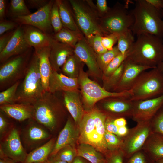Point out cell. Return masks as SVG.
<instances>
[{"label":"cell","mask_w":163,"mask_h":163,"mask_svg":"<svg viewBox=\"0 0 163 163\" xmlns=\"http://www.w3.org/2000/svg\"><path fill=\"white\" fill-rule=\"evenodd\" d=\"M23 131L22 140L24 148L31 150L50 139L49 133L32 119Z\"/></svg>","instance_id":"15"},{"label":"cell","mask_w":163,"mask_h":163,"mask_svg":"<svg viewBox=\"0 0 163 163\" xmlns=\"http://www.w3.org/2000/svg\"><path fill=\"white\" fill-rule=\"evenodd\" d=\"M24 0H10L6 11L7 16L10 19L24 16L31 13Z\"/></svg>","instance_id":"32"},{"label":"cell","mask_w":163,"mask_h":163,"mask_svg":"<svg viewBox=\"0 0 163 163\" xmlns=\"http://www.w3.org/2000/svg\"><path fill=\"white\" fill-rule=\"evenodd\" d=\"M31 48L24 37L21 26H19L15 30L6 46L0 52V64L12 57L26 52Z\"/></svg>","instance_id":"17"},{"label":"cell","mask_w":163,"mask_h":163,"mask_svg":"<svg viewBox=\"0 0 163 163\" xmlns=\"http://www.w3.org/2000/svg\"><path fill=\"white\" fill-rule=\"evenodd\" d=\"M50 61L52 70L58 72L67 58L74 53V47L59 42L52 36L50 45Z\"/></svg>","instance_id":"18"},{"label":"cell","mask_w":163,"mask_h":163,"mask_svg":"<svg viewBox=\"0 0 163 163\" xmlns=\"http://www.w3.org/2000/svg\"><path fill=\"white\" fill-rule=\"evenodd\" d=\"M81 71L80 82L84 104L87 109H90L96 103L102 99L114 97L130 98V90L119 92L110 91L91 80L81 69Z\"/></svg>","instance_id":"10"},{"label":"cell","mask_w":163,"mask_h":163,"mask_svg":"<svg viewBox=\"0 0 163 163\" xmlns=\"http://www.w3.org/2000/svg\"><path fill=\"white\" fill-rule=\"evenodd\" d=\"M123 163H155L142 149L135 153L129 157H124Z\"/></svg>","instance_id":"41"},{"label":"cell","mask_w":163,"mask_h":163,"mask_svg":"<svg viewBox=\"0 0 163 163\" xmlns=\"http://www.w3.org/2000/svg\"><path fill=\"white\" fill-rule=\"evenodd\" d=\"M124 67L121 77L114 90L115 92L129 90L140 75L150 67L137 64L126 59L124 60Z\"/></svg>","instance_id":"16"},{"label":"cell","mask_w":163,"mask_h":163,"mask_svg":"<svg viewBox=\"0 0 163 163\" xmlns=\"http://www.w3.org/2000/svg\"><path fill=\"white\" fill-rule=\"evenodd\" d=\"M104 138L107 149L109 151H113L121 149L123 143V138L106 130Z\"/></svg>","instance_id":"38"},{"label":"cell","mask_w":163,"mask_h":163,"mask_svg":"<svg viewBox=\"0 0 163 163\" xmlns=\"http://www.w3.org/2000/svg\"><path fill=\"white\" fill-rule=\"evenodd\" d=\"M48 0H27L25 2L29 7L32 9L39 10L47 5L49 2Z\"/></svg>","instance_id":"51"},{"label":"cell","mask_w":163,"mask_h":163,"mask_svg":"<svg viewBox=\"0 0 163 163\" xmlns=\"http://www.w3.org/2000/svg\"><path fill=\"white\" fill-rule=\"evenodd\" d=\"M134 21L131 11H128L125 6L119 2L100 19L101 28L108 34H120L130 29Z\"/></svg>","instance_id":"9"},{"label":"cell","mask_w":163,"mask_h":163,"mask_svg":"<svg viewBox=\"0 0 163 163\" xmlns=\"http://www.w3.org/2000/svg\"><path fill=\"white\" fill-rule=\"evenodd\" d=\"M55 40L75 47L84 36L80 32L70 30L63 27L58 32L52 36Z\"/></svg>","instance_id":"31"},{"label":"cell","mask_w":163,"mask_h":163,"mask_svg":"<svg viewBox=\"0 0 163 163\" xmlns=\"http://www.w3.org/2000/svg\"><path fill=\"white\" fill-rule=\"evenodd\" d=\"M105 157L107 163H123L124 156L121 150L110 151Z\"/></svg>","instance_id":"46"},{"label":"cell","mask_w":163,"mask_h":163,"mask_svg":"<svg viewBox=\"0 0 163 163\" xmlns=\"http://www.w3.org/2000/svg\"><path fill=\"white\" fill-rule=\"evenodd\" d=\"M145 71L130 90L132 101L152 98L163 94V73L157 67Z\"/></svg>","instance_id":"6"},{"label":"cell","mask_w":163,"mask_h":163,"mask_svg":"<svg viewBox=\"0 0 163 163\" xmlns=\"http://www.w3.org/2000/svg\"><path fill=\"white\" fill-rule=\"evenodd\" d=\"M77 24L86 38L97 33L109 34L101 28L96 5L92 0H69Z\"/></svg>","instance_id":"5"},{"label":"cell","mask_w":163,"mask_h":163,"mask_svg":"<svg viewBox=\"0 0 163 163\" xmlns=\"http://www.w3.org/2000/svg\"><path fill=\"white\" fill-rule=\"evenodd\" d=\"M129 129L126 126L118 128V136L121 138L125 137L127 134Z\"/></svg>","instance_id":"55"},{"label":"cell","mask_w":163,"mask_h":163,"mask_svg":"<svg viewBox=\"0 0 163 163\" xmlns=\"http://www.w3.org/2000/svg\"><path fill=\"white\" fill-rule=\"evenodd\" d=\"M53 94L46 91L32 104V119L51 132L56 129L60 114V104Z\"/></svg>","instance_id":"7"},{"label":"cell","mask_w":163,"mask_h":163,"mask_svg":"<svg viewBox=\"0 0 163 163\" xmlns=\"http://www.w3.org/2000/svg\"><path fill=\"white\" fill-rule=\"evenodd\" d=\"M130 11L134 18L130 28L133 34L147 33L163 38V12L146 0H135L134 7Z\"/></svg>","instance_id":"3"},{"label":"cell","mask_w":163,"mask_h":163,"mask_svg":"<svg viewBox=\"0 0 163 163\" xmlns=\"http://www.w3.org/2000/svg\"><path fill=\"white\" fill-rule=\"evenodd\" d=\"M47 163V162H41V163Z\"/></svg>","instance_id":"62"},{"label":"cell","mask_w":163,"mask_h":163,"mask_svg":"<svg viewBox=\"0 0 163 163\" xmlns=\"http://www.w3.org/2000/svg\"><path fill=\"white\" fill-rule=\"evenodd\" d=\"M115 119L107 117L105 122V129L107 131L118 136V127L114 123Z\"/></svg>","instance_id":"52"},{"label":"cell","mask_w":163,"mask_h":163,"mask_svg":"<svg viewBox=\"0 0 163 163\" xmlns=\"http://www.w3.org/2000/svg\"><path fill=\"white\" fill-rule=\"evenodd\" d=\"M83 62L74 53L69 56L62 66L64 74L71 78L75 77L79 69H82Z\"/></svg>","instance_id":"33"},{"label":"cell","mask_w":163,"mask_h":163,"mask_svg":"<svg viewBox=\"0 0 163 163\" xmlns=\"http://www.w3.org/2000/svg\"><path fill=\"white\" fill-rule=\"evenodd\" d=\"M0 163H17L5 155L0 157Z\"/></svg>","instance_id":"57"},{"label":"cell","mask_w":163,"mask_h":163,"mask_svg":"<svg viewBox=\"0 0 163 163\" xmlns=\"http://www.w3.org/2000/svg\"><path fill=\"white\" fill-rule=\"evenodd\" d=\"M155 163H163V159L158 160L155 161Z\"/></svg>","instance_id":"61"},{"label":"cell","mask_w":163,"mask_h":163,"mask_svg":"<svg viewBox=\"0 0 163 163\" xmlns=\"http://www.w3.org/2000/svg\"><path fill=\"white\" fill-rule=\"evenodd\" d=\"M45 92L39 70L38 59L34 50L25 75L18 87L15 103L32 104Z\"/></svg>","instance_id":"4"},{"label":"cell","mask_w":163,"mask_h":163,"mask_svg":"<svg viewBox=\"0 0 163 163\" xmlns=\"http://www.w3.org/2000/svg\"><path fill=\"white\" fill-rule=\"evenodd\" d=\"M9 123L4 116V113L1 111L0 112V133L1 139L4 137L11 129H9Z\"/></svg>","instance_id":"48"},{"label":"cell","mask_w":163,"mask_h":163,"mask_svg":"<svg viewBox=\"0 0 163 163\" xmlns=\"http://www.w3.org/2000/svg\"><path fill=\"white\" fill-rule=\"evenodd\" d=\"M114 123L118 127L126 126V121L124 117H120L114 120Z\"/></svg>","instance_id":"56"},{"label":"cell","mask_w":163,"mask_h":163,"mask_svg":"<svg viewBox=\"0 0 163 163\" xmlns=\"http://www.w3.org/2000/svg\"><path fill=\"white\" fill-rule=\"evenodd\" d=\"M63 27L70 30L82 33L76 23L74 14L68 1L56 0Z\"/></svg>","instance_id":"28"},{"label":"cell","mask_w":163,"mask_h":163,"mask_svg":"<svg viewBox=\"0 0 163 163\" xmlns=\"http://www.w3.org/2000/svg\"><path fill=\"white\" fill-rule=\"evenodd\" d=\"M108 98L103 103V107L110 114L120 117H132L133 101L130 99L123 97Z\"/></svg>","instance_id":"20"},{"label":"cell","mask_w":163,"mask_h":163,"mask_svg":"<svg viewBox=\"0 0 163 163\" xmlns=\"http://www.w3.org/2000/svg\"><path fill=\"white\" fill-rule=\"evenodd\" d=\"M0 109L6 115L19 121L33 118V107L32 104L16 103L1 105Z\"/></svg>","instance_id":"24"},{"label":"cell","mask_w":163,"mask_h":163,"mask_svg":"<svg viewBox=\"0 0 163 163\" xmlns=\"http://www.w3.org/2000/svg\"><path fill=\"white\" fill-rule=\"evenodd\" d=\"M153 132L163 135V108L160 109L151 121Z\"/></svg>","instance_id":"44"},{"label":"cell","mask_w":163,"mask_h":163,"mask_svg":"<svg viewBox=\"0 0 163 163\" xmlns=\"http://www.w3.org/2000/svg\"><path fill=\"white\" fill-rule=\"evenodd\" d=\"M21 26L25 40L34 50L50 46L52 36L47 35L30 25H24Z\"/></svg>","instance_id":"22"},{"label":"cell","mask_w":163,"mask_h":163,"mask_svg":"<svg viewBox=\"0 0 163 163\" xmlns=\"http://www.w3.org/2000/svg\"><path fill=\"white\" fill-rule=\"evenodd\" d=\"M152 132L151 121L137 123L136 126L129 129L127 134L123 138V143L121 150L124 157L128 158L142 149Z\"/></svg>","instance_id":"11"},{"label":"cell","mask_w":163,"mask_h":163,"mask_svg":"<svg viewBox=\"0 0 163 163\" xmlns=\"http://www.w3.org/2000/svg\"><path fill=\"white\" fill-rule=\"evenodd\" d=\"M63 96L65 107L79 126L84 114L78 93L76 91H64Z\"/></svg>","instance_id":"25"},{"label":"cell","mask_w":163,"mask_h":163,"mask_svg":"<svg viewBox=\"0 0 163 163\" xmlns=\"http://www.w3.org/2000/svg\"><path fill=\"white\" fill-rule=\"evenodd\" d=\"M137 35V39L127 53L126 59L137 64L157 67L163 61L162 38L143 33Z\"/></svg>","instance_id":"1"},{"label":"cell","mask_w":163,"mask_h":163,"mask_svg":"<svg viewBox=\"0 0 163 163\" xmlns=\"http://www.w3.org/2000/svg\"><path fill=\"white\" fill-rule=\"evenodd\" d=\"M50 21L54 33L59 31L63 27L60 16L59 8L56 0H54L50 12Z\"/></svg>","instance_id":"39"},{"label":"cell","mask_w":163,"mask_h":163,"mask_svg":"<svg viewBox=\"0 0 163 163\" xmlns=\"http://www.w3.org/2000/svg\"><path fill=\"white\" fill-rule=\"evenodd\" d=\"M19 26L17 23L11 20L0 21V36L7 32L16 29Z\"/></svg>","instance_id":"47"},{"label":"cell","mask_w":163,"mask_h":163,"mask_svg":"<svg viewBox=\"0 0 163 163\" xmlns=\"http://www.w3.org/2000/svg\"><path fill=\"white\" fill-rule=\"evenodd\" d=\"M133 101V120L137 123L150 121L163 106V94L152 98Z\"/></svg>","instance_id":"14"},{"label":"cell","mask_w":163,"mask_h":163,"mask_svg":"<svg viewBox=\"0 0 163 163\" xmlns=\"http://www.w3.org/2000/svg\"></svg>","instance_id":"63"},{"label":"cell","mask_w":163,"mask_h":163,"mask_svg":"<svg viewBox=\"0 0 163 163\" xmlns=\"http://www.w3.org/2000/svg\"><path fill=\"white\" fill-rule=\"evenodd\" d=\"M21 82L18 81L0 93V105L16 103L15 98L18 87Z\"/></svg>","instance_id":"35"},{"label":"cell","mask_w":163,"mask_h":163,"mask_svg":"<svg viewBox=\"0 0 163 163\" xmlns=\"http://www.w3.org/2000/svg\"><path fill=\"white\" fill-rule=\"evenodd\" d=\"M76 150L77 156L83 157L91 163H107L105 157L90 145L80 143Z\"/></svg>","instance_id":"30"},{"label":"cell","mask_w":163,"mask_h":163,"mask_svg":"<svg viewBox=\"0 0 163 163\" xmlns=\"http://www.w3.org/2000/svg\"><path fill=\"white\" fill-rule=\"evenodd\" d=\"M134 42L133 34L130 29L119 34L117 46L120 53L127 54Z\"/></svg>","instance_id":"34"},{"label":"cell","mask_w":163,"mask_h":163,"mask_svg":"<svg viewBox=\"0 0 163 163\" xmlns=\"http://www.w3.org/2000/svg\"><path fill=\"white\" fill-rule=\"evenodd\" d=\"M6 1L0 0V20H5V17L6 14Z\"/></svg>","instance_id":"54"},{"label":"cell","mask_w":163,"mask_h":163,"mask_svg":"<svg viewBox=\"0 0 163 163\" xmlns=\"http://www.w3.org/2000/svg\"><path fill=\"white\" fill-rule=\"evenodd\" d=\"M142 149L155 161L163 159V135L152 132Z\"/></svg>","instance_id":"27"},{"label":"cell","mask_w":163,"mask_h":163,"mask_svg":"<svg viewBox=\"0 0 163 163\" xmlns=\"http://www.w3.org/2000/svg\"><path fill=\"white\" fill-rule=\"evenodd\" d=\"M124 61L112 74L108 77L104 78L105 89H108L113 88L114 89L117 85L121 77L123 71Z\"/></svg>","instance_id":"40"},{"label":"cell","mask_w":163,"mask_h":163,"mask_svg":"<svg viewBox=\"0 0 163 163\" xmlns=\"http://www.w3.org/2000/svg\"><path fill=\"white\" fill-rule=\"evenodd\" d=\"M55 142L54 138H51L43 145L32 150L27 154L23 163H37L46 162Z\"/></svg>","instance_id":"29"},{"label":"cell","mask_w":163,"mask_h":163,"mask_svg":"<svg viewBox=\"0 0 163 163\" xmlns=\"http://www.w3.org/2000/svg\"><path fill=\"white\" fill-rule=\"evenodd\" d=\"M15 30L7 32L0 36V52L4 49L8 43L13 36Z\"/></svg>","instance_id":"50"},{"label":"cell","mask_w":163,"mask_h":163,"mask_svg":"<svg viewBox=\"0 0 163 163\" xmlns=\"http://www.w3.org/2000/svg\"><path fill=\"white\" fill-rule=\"evenodd\" d=\"M38 59L39 69L44 90L48 92L49 82L52 72L50 59V46L34 50Z\"/></svg>","instance_id":"26"},{"label":"cell","mask_w":163,"mask_h":163,"mask_svg":"<svg viewBox=\"0 0 163 163\" xmlns=\"http://www.w3.org/2000/svg\"><path fill=\"white\" fill-rule=\"evenodd\" d=\"M157 67L163 73V61Z\"/></svg>","instance_id":"60"},{"label":"cell","mask_w":163,"mask_h":163,"mask_svg":"<svg viewBox=\"0 0 163 163\" xmlns=\"http://www.w3.org/2000/svg\"><path fill=\"white\" fill-rule=\"evenodd\" d=\"M46 162L47 163H68L65 161L56 160L53 157H49Z\"/></svg>","instance_id":"58"},{"label":"cell","mask_w":163,"mask_h":163,"mask_svg":"<svg viewBox=\"0 0 163 163\" xmlns=\"http://www.w3.org/2000/svg\"><path fill=\"white\" fill-rule=\"evenodd\" d=\"M78 85L76 78L69 77L52 70L49 80L48 92L54 93L60 91H75L76 90Z\"/></svg>","instance_id":"23"},{"label":"cell","mask_w":163,"mask_h":163,"mask_svg":"<svg viewBox=\"0 0 163 163\" xmlns=\"http://www.w3.org/2000/svg\"><path fill=\"white\" fill-rule=\"evenodd\" d=\"M119 34H110L106 36L102 37L101 42L104 47L108 50L113 49V45L117 42Z\"/></svg>","instance_id":"45"},{"label":"cell","mask_w":163,"mask_h":163,"mask_svg":"<svg viewBox=\"0 0 163 163\" xmlns=\"http://www.w3.org/2000/svg\"><path fill=\"white\" fill-rule=\"evenodd\" d=\"M74 53L88 67L89 71L95 75L100 74L101 69L97 59V55L88 43L85 37L78 42L74 47Z\"/></svg>","instance_id":"19"},{"label":"cell","mask_w":163,"mask_h":163,"mask_svg":"<svg viewBox=\"0 0 163 163\" xmlns=\"http://www.w3.org/2000/svg\"><path fill=\"white\" fill-rule=\"evenodd\" d=\"M120 53L117 46H116L110 50L97 55V61L100 68L103 71L112 60Z\"/></svg>","instance_id":"37"},{"label":"cell","mask_w":163,"mask_h":163,"mask_svg":"<svg viewBox=\"0 0 163 163\" xmlns=\"http://www.w3.org/2000/svg\"><path fill=\"white\" fill-rule=\"evenodd\" d=\"M107 116L104 113L93 109L84 114L79 125V143L90 145L106 156L110 152L105 141V123Z\"/></svg>","instance_id":"2"},{"label":"cell","mask_w":163,"mask_h":163,"mask_svg":"<svg viewBox=\"0 0 163 163\" xmlns=\"http://www.w3.org/2000/svg\"><path fill=\"white\" fill-rule=\"evenodd\" d=\"M0 149L17 163H23L28 154L23 146L18 130L13 127L1 139Z\"/></svg>","instance_id":"13"},{"label":"cell","mask_w":163,"mask_h":163,"mask_svg":"<svg viewBox=\"0 0 163 163\" xmlns=\"http://www.w3.org/2000/svg\"><path fill=\"white\" fill-rule=\"evenodd\" d=\"M72 163H85L80 157L77 156Z\"/></svg>","instance_id":"59"},{"label":"cell","mask_w":163,"mask_h":163,"mask_svg":"<svg viewBox=\"0 0 163 163\" xmlns=\"http://www.w3.org/2000/svg\"><path fill=\"white\" fill-rule=\"evenodd\" d=\"M54 0H50L48 4L36 12L24 16H18L10 19L19 26L30 25L40 30L46 34L52 36L53 29L50 21V14Z\"/></svg>","instance_id":"12"},{"label":"cell","mask_w":163,"mask_h":163,"mask_svg":"<svg viewBox=\"0 0 163 163\" xmlns=\"http://www.w3.org/2000/svg\"><path fill=\"white\" fill-rule=\"evenodd\" d=\"M31 47L10 58L0 66V89L5 90L24 77L34 52Z\"/></svg>","instance_id":"8"},{"label":"cell","mask_w":163,"mask_h":163,"mask_svg":"<svg viewBox=\"0 0 163 163\" xmlns=\"http://www.w3.org/2000/svg\"><path fill=\"white\" fill-rule=\"evenodd\" d=\"M77 155V150L75 147L68 146L60 149L53 157L57 160L72 163Z\"/></svg>","instance_id":"36"},{"label":"cell","mask_w":163,"mask_h":163,"mask_svg":"<svg viewBox=\"0 0 163 163\" xmlns=\"http://www.w3.org/2000/svg\"><path fill=\"white\" fill-rule=\"evenodd\" d=\"M127 54L123 55L120 53L109 63L103 70L104 78L112 74L123 62L126 59Z\"/></svg>","instance_id":"43"},{"label":"cell","mask_w":163,"mask_h":163,"mask_svg":"<svg viewBox=\"0 0 163 163\" xmlns=\"http://www.w3.org/2000/svg\"><path fill=\"white\" fill-rule=\"evenodd\" d=\"M96 5L100 18L105 15L110 8L107 6L106 0H97Z\"/></svg>","instance_id":"49"},{"label":"cell","mask_w":163,"mask_h":163,"mask_svg":"<svg viewBox=\"0 0 163 163\" xmlns=\"http://www.w3.org/2000/svg\"><path fill=\"white\" fill-rule=\"evenodd\" d=\"M158 11L163 12V0H146Z\"/></svg>","instance_id":"53"},{"label":"cell","mask_w":163,"mask_h":163,"mask_svg":"<svg viewBox=\"0 0 163 163\" xmlns=\"http://www.w3.org/2000/svg\"><path fill=\"white\" fill-rule=\"evenodd\" d=\"M79 135V129L75 128L70 120L68 119L60 132L49 157L54 156L60 149L65 147H75Z\"/></svg>","instance_id":"21"},{"label":"cell","mask_w":163,"mask_h":163,"mask_svg":"<svg viewBox=\"0 0 163 163\" xmlns=\"http://www.w3.org/2000/svg\"><path fill=\"white\" fill-rule=\"evenodd\" d=\"M100 34L97 33L86 38L89 45L97 55L102 54L108 50L103 46Z\"/></svg>","instance_id":"42"}]
</instances>
